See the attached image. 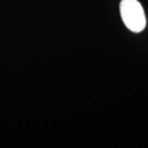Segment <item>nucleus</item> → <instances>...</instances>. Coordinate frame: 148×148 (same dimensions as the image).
Wrapping results in <instances>:
<instances>
[{
    "label": "nucleus",
    "instance_id": "1",
    "mask_svg": "<svg viewBox=\"0 0 148 148\" xmlns=\"http://www.w3.org/2000/svg\"><path fill=\"white\" fill-rule=\"evenodd\" d=\"M119 10L122 21L127 29L134 33L145 29L147 23L145 11L138 0H121Z\"/></svg>",
    "mask_w": 148,
    "mask_h": 148
}]
</instances>
